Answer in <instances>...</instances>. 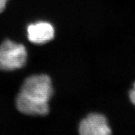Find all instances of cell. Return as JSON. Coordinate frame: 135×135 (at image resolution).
<instances>
[{"label":"cell","mask_w":135,"mask_h":135,"mask_svg":"<svg viewBox=\"0 0 135 135\" xmlns=\"http://www.w3.org/2000/svg\"><path fill=\"white\" fill-rule=\"evenodd\" d=\"M9 0H0V13H1L5 9L6 5Z\"/></svg>","instance_id":"cell-7"},{"label":"cell","mask_w":135,"mask_h":135,"mask_svg":"<svg viewBox=\"0 0 135 135\" xmlns=\"http://www.w3.org/2000/svg\"><path fill=\"white\" fill-rule=\"evenodd\" d=\"M27 33L30 41L38 45L46 43L53 40L55 36L53 26L45 21L30 25L27 28Z\"/></svg>","instance_id":"cell-5"},{"label":"cell","mask_w":135,"mask_h":135,"mask_svg":"<svg viewBox=\"0 0 135 135\" xmlns=\"http://www.w3.org/2000/svg\"><path fill=\"white\" fill-rule=\"evenodd\" d=\"M79 133L82 135H108L111 129L106 118L98 113H91L81 121Z\"/></svg>","instance_id":"cell-3"},{"label":"cell","mask_w":135,"mask_h":135,"mask_svg":"<svg viewBox=\"0 0 135 135\" xmlns=\"http://www.w3.org/2000/svg\"><path fill=\"white\" fill-rule=\"evenodd\" d=\"M16 108L22 113L33 116H45L49 113L48 102L37 101L20 93L16 99Z\"/></svg>","instance_id":"cell-4"},{"label":"cell","mask_w":135,"mask_h":135,"mask_svg":"<svg viewBox=\"0 0 135 135\" xmlns=\"http://www.w3.org/2000/svg\"><path fill=\"white\" fill-rule=\"evenodd\" d=\"M129 97L131 103L135 106V83L133 85V88L129 91Z\"/></svg>","instance_id":"cell-6"},{"label":"cell","mask_w":135,"mask_h":135,"mask_svg":"<svg viewBox=\"0 0 135 135\" xmlns=\"http://www.w3.org/2000/svg\"><path fill=\"white\" fill-rule=\"evenodd\" d=\"M20 93L35 100L48 102L53 94L51 80L46 75L31 76L24 81Z\"/></svg>","instance_id":"cell-2"},{"label":"cell","mask_w":135,"mask_h":135,"mask_svg":"<svg viewBox=\"0 0 135 135\" xmlns=\"http://www.w3.org/2000/svg\"><path fill=\"white\" fill-rule=\"evenodd\" d=\"M27 60L24 45L6 40L0 45V70L13 71L21 68Z\"/></svg>","instance_id":"cell-1"}]
</instances>
